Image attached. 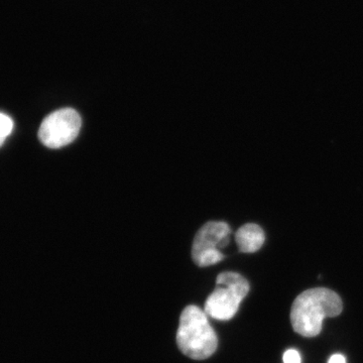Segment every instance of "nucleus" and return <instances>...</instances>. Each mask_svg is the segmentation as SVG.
Masks as SVG:
<instances>
[{"label": "nucleus", "instance_id": "5", "mask_svg": "<svg viewBox=\"0 0 363 363\" xmlns=\"http://www.w3.org/2000/svg\"><path fill=\"white\" fill-rule=\"evenodd\" d=\"M82 119L73 108H62L49 114L39 130L40 142L49 149H61L77 138Z\"/></svg>", "mask_w": 363, "mask_h": 363}, {"label": "nucleus", "instance_id": "2", "mask_svg": "<svg viewBox=\"0 0 363 363\" xmlns=\"http://www.w3.org/2000/svg\"><path fill=\"white\" fill-rule=\"evenodd\" d=\"M177 344L183 354L195 360L207 359L216 351L218 338L206 313L197 306H188L182 312Z\"/></svg>", "mask_w": 363, "mask_h": 363}, {"label": "nucleus", "instance_id": "8", "mask_svg": "<svg viewBox=\"0 0 363 363\" xmlns=\"http://www.w3.org/2000/svg\"><path fill=\"white\" fill-rule=\"evenodd\" d=\"M284 363H301V355L297 350H286L283 357Z\"/></svg>", "mask_w": 363, "mask_h": 363}, {"label": "nucleus", "instance_id": "7", "mask_svg": "<svg viewBox=\"0 0 363 363\" xmlns=\"http://www.w3.org/2000/svg\"><path fill=\"white\" fill-rule=\"evenodd\" d=\"M13 130V121L6 114L0 112V147L4 145L7 138Z\"/></svg>", "mask_w": 363, "mask_h": 363}, {"label": "nucleus", "instance_id": "9", "mask_svg": "<svg viewBox=\"0 0 363 363\" xmlns=\"http://www.w3.org/2000/svg\"><path fill=\"white\" fill-rule=\"evenodd\" d=\"M328 363H346V359L342 354H334L332 355Z\"/></svg>", "mask_w": 363, "mask_h": 363}, {"label": "nucleus", "instance_id": "3", "mask_svg": "<svg viewBox=\"0 0 363 363\" xmlns=\"http://www.w3.org/2000/svg\"><path fill=\"white\" fill-rule=\"evenodd\" d=\"M248 292L250 284L241 274L221 272L217 277L216 288L205 303L204 312L208 317L220 321L233 319Z\"/></svg>", "mask_w": 363, "mask_h": 363}, {"label": "nucleus", "instance_id": "6", "mask_svg": "<svg viewBox=\"0 0 363 363\" xmlns=\"http://www.w3.org/2000/svg\"><path fill=\"white\" fill-rule=\"evenodd\" d=\"M235 241L241 252H257L264 245L266 234L257 224L247 223L236 231Z\"/></svg>", "mask_w": 363, "mask_h": 363}, {"label": "nucleus", "instance_id": "1", "mask_svg": "<svg viewBox=\"0 0 363 363\" xmlns=\"http://www.w3.org/2000/svg\"><path fill=\"white\" fill-rule=\"evenodd\" d=\"M343 309L340 297L325 288L310 289L296 298L291 310L294 330L303 337H315L322 330L325 318L341 314Z\"/></svg>", "mask_w": 363, "mask_h": 363}, {"label": "nucleus", "instance_id": "4", "mask_svg": "<svg viewBox=\"0 0 363 363\" xmlns=\"http://www.w3.org/2000/svg\"><path fill=\"white\" fill-rule=\"evenodd\" d=\"M230 226L224 221H210L196 234L192 259L198 267H210L225 259L220 252L229 243Z\"/></svg>", "mask_w": 363, "mask_h": 363}]
</instances>
